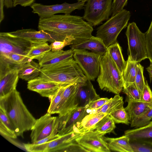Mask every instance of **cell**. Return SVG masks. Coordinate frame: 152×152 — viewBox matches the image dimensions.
<instances>
[{
  "label": "cell",
  "mask_w": 152,
  "mask_h": 152,
  "mask_svg": "<svg viewBox=\"0 0 152 152\" xmlns=\"http://www.w3.org/2000/svg\"><path fill=\"white\" fill-rule=\"evenodd\" d=\"M13 0H5L4 6L7 8H11L13 7Z\"/></svg>",
  "instance_id": "cell-48"
},
{
  "label": "cell",
  "mask_w": 152,
  "mask_h": 152,
  "mask_svg": "<svg viewBox=\"0 0 152 152\" xmlns=\"http://www.w3.org/2000/svg\"><path fill=\"white\" fill-rule=\"evenodd\" d=\"M81 83L69 84L66 87L55 114L63 116L78 107L77 93Z\"/></svg>",
  "instance_id": "cell-15"
},
{
  "label": "cell",
  "mask_w": 152,
  "mask_h": 152,
  "mask_svg": "<svg viewBox=\"0 0 152 152\" xmlns=\"http://www.w3.org/2000/svg\"><path fill=\"white\" fill-rule=\"evenodd\" d=\"M66 86L61 87L51 100L47 111L48 113L50 114H55L57 107L61 100L63 92Z\"/></svg>",
  "instance_id": "cell-37"
},
{
  "label": "cell",
  "mask_w": 152,
  "mask_h": 152,
  "mask_svg": "<svg viewBox=\"0 0 152 152\" xmlns=\"http://www.w3.org/2000/svg\"><path fill=\"white\" fill-rule=\"evenodd\" d=\"M0 109L10 120L17 136L23 137V133L31 130L36 119L23 103L16 89L0 98Z\"/></svg>",
  "instance_id": "cell-2"
},
{
  "label": "cell",
  "mask_w": 152,
  "mask_h": 152,
  "mask_svg": "<svg viewBox=\"0 0 152 152\" xmlns=\"http://www.w3.org/2000/svg\"><path fill=\"white\" fill-rule=\"evenodd\" d=\"M76 141L89 152L111 151L103 136L94 130L83 133Z\"/></svg>",
  "instance_id": "cell-17"
},
{
  "label": "cell",
  "mask_w": 152,
  "mask_h": 152,
  "mask_svg": "<svg viewBox=\"0 0 152 152\" xmlns=\"http://www.w3.org/2000/svg\"><path fill=\"white\" fill-rule=\"evenodd\" d=\"M17 66L19 78L26 81H28L38 77L41 73V68L39 63L32 60Z\"/></svg>",
  "instance_id": "cell-23"
},
{
  "label": "cell",
  "mask_w": 152,
  "mask_h": 152,
  "mask_svg": "<svg viewBox=\"0 0 152 152\" xmlns=\"http://www.w3.org/2000/svg\"><path fill=\"white\" fill-rule=\"evenodd\" d=\"M124 104L123 97L119 94H116L113 97L109 99L102 107L96 110H91L89 113L92 114L105 113L109 115L118 108L124 105Z\"/></svg>",
  "instance_id": "cell-27"
},
{
  "label": "cell",
  "mask_w": 152,
  "mask_h": 152,
  "mask_svg": "<svg viewBox=\"0 0 152 152\" xmlns=\"http://www.w3.org/2000/svg\"><path fill=\"white\" fill-rule=\"evenodd\" d=\"M133 152H152V145L137 141H130Z\"/></svg>",
  "instance_id": "cell-40"
},
{
  "label": "cell",
  "mask_w": 152,
  "mask_h": 152,
  "mask_svg": "<svg viewBox=\"0 0 152 152\" xmlns=\"http://www.w3.org/2000/svg\"><path fill=\"white\" fill-rule=\"evenodd\" d=\"M122 91L126 95V96L130 99L137 101H141V94L134 83L123 88Z\"/></svg>",
  "instance_id": "cell-35"
},
{
  "label": "cell",
  "mask_w": 152,
  "mask_h": 152,
  "mask_svg": "<svg viewBox=\"0 0 152 152\" xmlns=\"http://www.w3.org/2000/svg\"><path fill=\"white\" fill-rule=\"evenodd\" d=\"M72 49L64 51L51 50L46 53L37 59L41 68L48 67L69 60L73 57Z\"/></svg>",
  "instance_id": "cell-19"
},
{
  "label": "cell",
  "mask_w": 152,
  "mask_h": 152,
  "mask_svg": "<svg viewBox=\"0 0 152 152\" xmlns=\"http://www.w3.org/2000/svg\"><path fill=\"white\" fill-rule=\"evenodd\" d=\"M85 3L77 2L73 4L65 2L61 4L45 5L41 4L34 3L30 7L32 9V12L37 14L39 19H43L50 17L58 13L70 14L76 10H81L84 8Z\"/></svg>",
  "instance_id": "cell-11"
},
{
  "label": "cell",
  "mask_w": 152,
  "mask_h": 152,
  "mask_svg": "<svg viewBox=\"0 0 152 152\" xmlns=\"http://www.w3.org/2000/svg\"><path fill=\"white\" fill-rule=\"evenodd\" d=\"M109 115L113 119L115 124L122 123L127 125L130 124L128 114L124 105L115 110Z\"/></svg>",
  "instance_id": "cell-33"
},
{
  "label": "cell",
  "mask_w": 152,
  "mask_h": 152,
  "mask_svg": "<svg viewBox=\"0 0 152 152\" xmlns=\"http://www.w3.org/2000/svg\"><path fill=\"white\" fill-rule=\"evenodd\" d=\"M107 115L105 113L92 114L89 113L77 125L76 128L81 133L93 131L97 124Z\"/></svg>",
  "instance_id": "cell-26"
},
{
  "label": "cell",
  "mask_w": 152,
  "mask_h": 152,
  "mask_svg": "<svg viewBox=\"0 0 152 152\" xmlns=\"http://www.w3.org/2000/svg\"><path fill=\"white\" fill-rule=\"evenodd\" d=\"M107 50L122 74L126 66V61H125L124 59L121 48L119 44L117 42L110 45L107 48Z\"/></svg>",
  "instance_id": "cell-28"
},
{
  "label": "cell",
  "mask_w": 152,
  "mask_h": 152,
  "mask_svg": "<svg viewBox=\"0 0 152 152\" xmlns=\"http://www.w3.org/2000/svg\"><path fill=\"white\" fill-rule=\"evenodd\" d=\"M5 0H0V23L3 20L4 18V7Z\"/></svg>",
  "instance_id": "cell-47"
},
{
  "label": "cell",
  "mask_w": 152,
  "mask_h": 152,
  "mask_svg": "<svg viewBox=\"0 0 152 152\" xmlns=\"http://www.w3.org/2000/svg\"><path fill=\"white\" fill-rule=\"evenodd\" d=\"M125 102H127V106L125 109L130 122L142 115L151 108L146 103L133 100L127 96Z\"/></svg>",
  "instance_id": "cell-24"
},
{
  "label": "cell",
  "mask_w": 152,
  "mask_h": 152,
  "mask_svg": "<svg viewBox=\"0 0 152 152\" xmlns=\"http://www.w3.org/2000/svg\"><path fill=\"white\" fill-rule=\"evenodd\" d=\"M71 49H85L103 55L107 50L103 41L100 38L92 36L89 39L70 45Z\"/></svg>",
  "instance_id": "cell-22"
},
{
  "label": "cell",
  "mask_w": 152,
  "mask_h": 152,
  "mask_svg": "<svg viewBox=\"0 0 152 152\" xmlns=\"http://www.w3.org/2000/svg\"><path fill=\"white\" fill-rule=\"evenodd\" d=\"M62 86H64L39 77L28 81L27 84L28 89L38 93L42 97L48 98L50 101Z\"/></svg>",
  "instance_id": "cell-18"
},
{
  "label": "cell",
  "mask_w": 152,
  "mask_h": 152,
  "mask_svg": "<svg viewBox=\"0 0 152 152\" xmlns=\"http://www.w3.org/2000/svg\"><path fill=\"white\" fill-rule=\"evenodd\" d=\"M138 63L132 61L128 56L126 66L122 74L123 88L135 82L137 65Z\"/></svg>",
  "instance_id": "cell-29"
},
{
  "label": "cell",
  "mask_w": 152,
  "mask_h": 152,
  "mask_svg": "<svg viewBox=\"0 0 152 152\" xmlns=\"http://www.w3.org/2000/svg\"><path fill=\"white\" fill-rule=\"evenodd\" d=\"M83 133L75 130L49 142L39 144L25 143L23 147L30 152H88L76 141Z\"/></svg>",
  "instance_id": "cell-5"
},
{
  "label": "cell",
  "mask_w": 152,
  "mask_h": 152,
  "mask_svg": "<svg viewBox=\"0 0 152 152\" xmlns=\"http://www.w3.org/2000/svg\"><path fill=\"white\" fill-rule=\"evenodd\" d=\"M145 34L147 56L152 64V20Z\"/></svg>",
  "instance_id": "cell-38"
},
{
  "label": "cell",
  "mask_w": 152,
  "mask_h": 152,
  "mask_svg": "<svg viewBox=\"0 0 152 152\" xmlns=\"http://www.w3.org/2000/svg\"><path fill=\"white\" fill-rule=\"evenodd\" d=\"M31 45L29 41L11 35L9 32L0 33V56L12 53L27 56Z\"/></svg>",
  "instance_id": "cell-10"
},
{
  "label": "cell",
  "mask_w": 152,
  "mask_h": 152,
  "mask_svg": "<svg viewBox=\"0 0 152 152\" xmlns=\"http://www.w3.org/2000/svg\"><path fill=\"white\" fill-rule=\"evenodd\" d=\"M78 1V2H83L85 3L86 2L87 0H77Z\"/></svg>",
  "instance_id": "cell-50"
},
{
  "label": "cell",
  "mask_w": 152,
  "mask_h": 152,
  "mask_svg": "<svg viewBox=\"0 0 152 152\" xmlns=\"http://www.w3.org/2000/svg\"><path fill=\"white\" fill-rule=\"evenodd\" d=\"M88 110L85 107H78L65 115H58V134L61 136L75 130L78 131L76 126L89 113Z\"/></svg>",
  "instance_id": "cell-13"
},
{
  "label": "cell",
  "mask_w": 152,
  "mask_h": 152,
  "mask_svg": "<svg viewBox=\"0 0 152 152\" xmlns=\"http://www.w3.org/2000/svg\"><path fill=\"white\" fill-rule=\"evenodd\" d=\"M0 59L15 65L22 64L32 60L26 56L14 53L0 56Z\"/></svg>",
  "instance_id": "cell-32"
},
{
  "label": "cell",
  "mask_w": 152,
  "mask_h": 152,
  "mask_svg": "<svg viewBox=\"0 0 152 152\" xmlns=\"http://www.w3.org/2000/svg\"><path fill=\"white\" fill-rule=\"evenodd\" d=\"M10 34L24 39L31 42H51L63 41L67 37L52 31L43 30L37 31L32 29L17 30Z\"/></svg>",
  "instance_id": "cell-14"
},
{
  "label": "cell",
  "mask_w": 152,
  "mask_h": 152,
  "mask_svg": "<svg viewBox=\"0 0 152 152\" xmlns=\"http://www.w3.org/2000/svg\"><path fill=\"white\" fill-rule=\"evenodd\" d=\"M51 50L47 42H31V47L27 56L31 60L37 59Z\"/></svg>",
  "instance_id": "cell-31"
},
{
  "label": "cell",
  "mask_w": 152,
  "mask_h": 152,
  "mask_svg": "<svg viewBox=\"0 0 152 152\" xmlns=\"http://www.w3.org/2000/svg\"><path fill=\"white\" fill-rule=\"evenodd\" d=\"M38 77L63 86L82 82L88 79L73 58L50 67L41 68Z\"/></svg>",
  "instance_id": "cell-3"
},
{
  "label": "cell",
  "mask_w": 152,
  "mask_h": 152,
  "mask_svg": "<svg viewBox=\"0 0 152 152\" xmlns=\"http://www.w3.org/2000/svg\"><path fill=\"white\" fill-rule=\"evenodd\" d=\"M36 0H13V7H15L18 5L26 7L31 6Z\"/></svg>",
  "instance_id": "cell-46"
},
{
  "label": "cell",
  "mask_w": 152,
  "mask_h": 152,
  "mask_svg": "<svg viewBox=\"0 0 152 152\" xmlns=\"http://www.w3.org/2000/svg\"><path fill=\"white\" fill-rule=\"evenodd\" d=\"M128 0H113L112 4V14L113 16L123 9L127 4Z\"/></svg>",
  "instance_id": "cell-42"
},
{
  "label": "cell",
  "mask_w": 152,
  "mask_h": 152,
  "mask_svg": "<svg viewBox=\"0 0 152 152\" xmlns=\"http://www.w3.org/2000/svg\"><path fill=\"white\" fill-rule=\"evenodd\" d=\"M103 138L111 151L133 152L129 139L126 135L117 138H110L103 136Z\"/></svg>",
  "instance_id": "cell-25"
},
{
  "label": "cell",
  "mask_w": 152,
  "mask_h": 152,
  "mask_svg": "<svg viewBox=\"0 0 152 152\" xmlns=\"http://www.w3.org/2000/svg\"><path fill=\"white\" fill-rule=\"evenodd\" d=\"M0 120L11 130L14 131V128L10 120L5 113L0 109Z\"/></svg>",
  "instance_id": "cell-45"
},
{
  "label": "cell",
  "mask_w": 152,
  "mask_h": 152,
  "mask_svg": "<svg viewBox=\"0 0 152 152\" xmlns=\"http://www.w3.org/2000/svg\"><path fill=\"white\" fill-rule=\"evenodd\" d=\"M128 44V53L131 60L137 63L148 58L145 33L139 29L136 23H129L126 32Z\"/></svg>",
  "instance_id": "cell-7"
},
{
  "label": "cell",
  "mask_w": 152,
  "mask_h": 152,
  "mask_svg": "<svg viewBox=\"0 0 152 152\" xmlns=\"http://www.w3.org/2000/svg\"><path fill=\"white\" fill-rule=\"evenodd\" d=\"M19 78L17 65L0 59V98L16 89Z\"/></svg>",
  "instance_id": "cell-12"
},
{
  "label": "cell",
  "mask_w": 152,
  "mask_h": 152,
  "mask_svg": "<svg viewBox=\"0 0 152 152\" xmlns=\"http://www.w3.org/2000/svg\"><path fill=\"white\" fill-rule=\"evenodd\" d=\"M131 16L129 11L123 9L98 27L96 36L102 39L107 48L117 42L118 35L127 26Z\"/></svg>",
  "instance_id": "cell-6"
},
{
  "label": "cell",
  "mask_w": 152,
  "mask_h": 152,
  "mask_svg": "<svg viewBox=\"0 0 152 152\" xmlns=\"http://www.w3.org/2000/svg\"><path fill=\"white\" fill-rule=\"evenodd\" d=\"M57 117L52 116L47 113L39 118L31 129L30 137L31 143L41 140L49 136L56 125Z\"/></svg>",
  "instance_id": "cell-16"
},
{
  "label": "cell",
  "mask_w": 152,
  "mask_h": 152,
  "mask_svg": "<svg viewBox=\"0 0 152 152\" xmlns=\"http://www.w3.org/2000/svg\"><path fill=\"white\" fill-rule=\"evenodd\" d=\"M152 120V107L138 118L131 121V127L138 128L144 126L148 124Z\"/></svg>",
  "instance_id": "cell-34"
},
{
  "label": "cell",
  "mask_w": 152,
  "mask_h": 152,
  "mask_svg": "<svg viewBox=\"0 0 152 152\" xmlns=\"http://www.w3.org/2000/svg\"><path fill=\"white\" fill-rule=\"evenodd\" d=\"M73 57L86 77L94 81L99 73L100 64L102 54L85 49L72 50Z\"/></svg>",
  "instance_id": "cell-9"
},
{
  "label": "cell",
  "mask_w": 152,
  "mask_h": 152,
  "mask_svg": "<svg viewBox=\"0 0 152 152\" xmlns=\"http://www.w3.org/2000/svg\"><path fill=\"white\" fill-rule=\"evenodd\" d=\"M0 132L3 136L11 139H15L17 135L15 132L9 128L0 120Z\"/></svg>",
  "instance_id": "cell-43"
},
{
  "label": "cell",
  "mask_w": 152,
  "mask_h": 152,
  "mask_svg": "<svg viewBox=\"0 0 152 152\" xmlns=\"http://www.w3.org/2000/svg\"><path fill=\"white\" fill-rule=\"evenodd\" d=\"M148 104L152 107V91L148 82L145 81V83L143 92L141 95V101Z\"/></svg>",
  "instance_id": "cell-41"
},
{
  "label": "cell",
  "mask_w": 152,
  "mask_h": 152,
  "mask_svg": "<svg viewBox=\"0 0 152 152\" xmlns=\"http://www.w3.org/2000/svg\"><path fill=\"white\" fill-rule=\"evenodd\" d=\"M124 135L129 137L130 141H137L152 145V121L141 127L126 130Z\"/></svg>",
  "instance_id": "cell-21"
},
{
  "label": "cell",
  "mask_w": 152,
  "mask_h": 152,
  "mask_svg": "<svg viewBox=\"0 0 152 152\" xmlns=\"http://www.w3.org/2000/svg\"><path fill=\"white\" fill-rule=\"evenodd\" d=\"M113 0H87L82 18L92 26L107 20L112 14Z\"/></svg>",
  "instance_id": "cell-8"
},
{
  "label": "cell",
  "mask_w": 152,
  "mask_h": 152,
  "mask_svg": "<svg viewBox=\"0 0 152 152\" xmlns=\"http://www.w3.org/2000/svg\"><path fill=\"white\" fill-rule=\"evenodd\" d=\"M78 107H85L101 97L96 92L91 80L88 78L81 83L77 93Z\"/></svg>",
  "instance_id": "cell-20"
},
{
  "label": "cell",
  "mask_w": 152,
  "mask_h": 152,
  "mask_svg": "<svg viewBox=\"0 0 152 152\" xmlns=\"http://www.w3.org/2000/svg\"><path fill=\"white\" fill-rule=\"evenodd\" d=\"M97 81L103 91L119 94L123 88L122 74L107 50L102 56Z\"/></svg>",
  "instance_id": "cell-4"
},
{
  "label": "cell",
  "mask_w": 152,
  "mask_h": 152,
  "mask_svg": "<svg viewBox=\"0 0 152 152\" xmlns=\"http://www.w3.org/2000/svg\"><path fill=\"white\" fill-rule=\"evenodd\" d=\"M38 28L39 30L48 31L73 37L75 39L73 44L89 39L92 36L93 31V26L82 17L70 14L55 15L39 19Z\"/></svg>",
  "instance_id": "cell-1"
},
{
  "label": "cell",
  "mask_w": 152,
  "mask_h": 152,
  "mask_svg": "<svg viewBox=\"0 0 152 152\" xmlns=\"http://www.w3.org/2000/svg\"><path fill=\"white\" fill-rule=\"evenodd\" d=\"M107 98H100L92 101L85 107L88 110H96L102 107L108 100Z\"/></svg>",
  "instance_id": "cell-44"
},
{
  "label": "cell",
  "mask_w": 152,
  "mask_h": 152,
  "mask_svg": "<svg viewBox=\"0 0 152 152\" xmlns=\"http://www.w3.org/2000/svg\"><path fill=\"white\" fill-rule=\"evenodd\" d=\"M75 39L71 37H67L63 41H56L50 45L52 51L61 50L65 46L72 44Z\"/></svg>",
  "instance_id": "cell-39"
},
{
  "label": "cell",
  "mask_w": 152,
  "mask_h": 152,
  "mask_svg": "<svg viewBox=\"0 0 152 152\" xmlns=\"http://www.w3.org/2000/svg\"><path fill=\"white\" fill-rule=\"evenodd\" d=\"M143 67L138 63L137 66L135 83L141 95L143 92L145 81L143 76Z\"/></svg>",
  "instance_id": "cell-36"
},
{
  "label": "cell",
  "mask_w": 152,
  "mask_h": 152,
  "mask_svg": "<svg viewBox=\"0 0 152 152\" xmlns=\"http://www.w3.org/2000/svg\"><path fill=\"white\" fill-rule=\"evenodd\" d=\"M115 128V123L113 119L108 114L97 124L93 130L100 136H103L107 133H114V130Z\"/></svg>",
  "instance_id": "cell-30"
},
{
  "label": "cell",
  "mask_w": 152,
  "mask_h": 152,
  "mask_svg": "<svg viewBox=\"0 0 152 152\" xmlns=\"http://www.w3.org/2000/svg\"><path fill=\"white\" fill-rule=\"evenodd\" d=\"M146 69L149 74L151 82L152 81V64L151 63L150 65L146 68Z\"/></svg>",
  "instance_id": "cell-49"
}]
</instances>
